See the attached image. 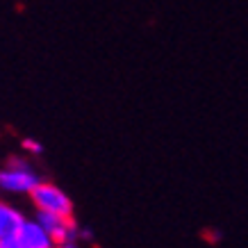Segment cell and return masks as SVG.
<instances>
[{
    "label": "cell",
    "instance_id": "obj_9",
    "mask_svg": "<svg viewBox=\"0 0 248 248\" xmlns=\"http://www.w3.org/2000/svg\"><path fill=\"white\" fill-rule=\"evenodd\" d=\"M50 248H57V246H50Z\"/></svg>",
    "mask_w": 248,
    "mask_h": 248
},
{
    "label": "cell",
    "instance_id": "obj_6",
    "mask_svg": "<svg viewBox=\"0 0 248 248\" xmlns=\"http://www.w3.org/2000/svg\"><path fill=\"white\" fill-rule=\"evenodd\" d=\"M23 151L30 153V155H41V153H44V146H41L37 139H30V137H28V139H23Z\"/></svg>",
    "mask_w": 248,
    "mask_h": 248
},
{
    "label": "cell",
    "instance_id": "obj_8",
    "mask_svg": "<svg viewBox=\"0 0 248 248\" xmlns=\"http://www.w3.org/2000/svg\"><path fill=\"white\" fill-rule=\"evenodd\" d=\"M57 248H82V241H80V239H78V237H76V239L62 241V244H60V246H57Z\"/></svg>",
    "mask_w": 248,
    "mask_h": 248
},
{
    "label": "cell",
    "instance_id": "obj_3",
    "mask_svg": "<svg viewBox=\"0 0 248 248\" xmlns=\"http://www.w3.org/2000/svg\"><path fill=\"white\" fill-rule=\"evenodd\" d=\"M34 221L46 230V234L53 241V246H60L62 241L76 239L78 237V226H76V221H73V217H57V214L37 212Z\"/></svg>",
    "mask_w": 248,
    "mask_h": 248
},
{
    "label": "cell",
    "instance_id": "obj_2",
    "mask_svg": "<svg viewBox=\"0 0 248 248\" xmlns=\"http://www.w3.org/2000/svg\"><path fill=\"white\" fill-rule=\"evenodd\" d=\"M28 196H30L32 205L37 207V212L57 214V217H73V201H71V196L62 187L53 185V182L41 180Z\"/></svg>",
    "mask_w": 248,
    "mask_h": 248
},
{
    "label": "cell",
    "instance_id": "obj_5",
    "mask_svg": "<svg viewBox=\"0 0 248 248\" xmlns=\"http://www.w3.org/2000/svg\"><path fill=\"white\" fill-rule=\"evenodd\" d=\"M23 221H25V214L18 207H14L7 201H0V241L16 237Z\"/></svg>",
    "mask_w": 248,
    "mask_h": 248
},
{
    "label": "cell",
    "instance_id": "obj_4",
    "mask_svg": "<svg viewBox=\"0 0 248 248\" xmlns=\"http://www.w3.org/2000/svg\"><path fill=\"white\" fill-rule=\"evenodd\" d=\"M16 239L23 248H50L53 241L46 234V230L39 226L34 218H25L16 232Z\"/></svg>",
    "mask_w": 248,
    "mask_h": 248
},
{
    "label": "cell",
    "instance_id": "obj_7",
    "mask_svg": "<svg viewBox=\"0 0 248 248\" xmlns=\"http://www.w3.org/2000/svg\"><path fill=\"white\" fill-rule=\"evenodd\" d=\"M0 248H23V246L18 244V239H16V237H9V239L0 241Z\"/></svg>",
    "mask_w": 248,
    "mask_h": 248
},
{
    "label": "cell",
    "instance_id": "obj_1",
    "mask_svg": "<svg viewBox=\"0 0 248 248\" xmlns=\"http://www.w3.org/2000/svg\"><path fill=\"white\" fill-rule=\"evenodd\" d=\"M39 182H41V175L23 157H12L0 169V189L7 191V194L25 196L30 194Z\"/></svg>",
    "mask_w": 248,
    "mask_h": 248
}]
</instances>
